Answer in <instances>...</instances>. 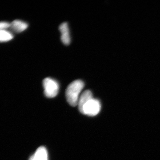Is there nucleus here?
Listing matches in <instances>:
<instances>
[{"mask_svg":"<svg viewBox=\"0 0 160 160\" xmlns=\"http://www.w3.org/2000/svg\"><path fill=\"white\" fill-rule=\"evenodd\" d=\"M28 27V24L26 22L21 20H16L10 24V27L15 32H21L26 30Z\"/></svg>","mask_w":160,"mask_h":160,"instance_id":"obj_6","label":"nucleus"},{"mask_svg":"<svg viewBox=\"0 0 160 160\" xmlns=\"http://www.w3.org/2000/svg\"><path fill=\"white\" fill-rule=\"evenodd\" d=\"M12 34L9 32L5 30H0V42H6L10 41L13 38Z\"/></svg>","mask_w":160,"mask_h":160,"instance_id":"obj_8","label":"nucleus"},{"mask_svg":"<svg viewBox=\"0 0 160 160\" xmlns=\"http://www.w3.org/2000/svg\"><path fill=\"white\" fill-rule=\"evenodd\" d=\"M93 98L91 91L89 90H86L83 92L82 93L80 96L78 102L79 110L81 112L82 110L83 106L89 100Z\"/></svg>","mask_w":160,"mask_h":160,"instance_id":"obj_5","label":"nucleus"},{"mask_svg":"<svg viewBox=\"0 0 160 160\" xmlns=\"http://www.w3.org/2000/svg\"><path fill=\"white\" fill-rule=\"evenodd\" d=\"M61 32V40L63 44L69 45L71 42L69 26L67 22H63L60 25L59 27Z\"/></svg>","mask_w":160,"mask_h":160,"instance_id":"obj_4","label":"nucleus"},{"mask_svg":"<svg viewBox=\"0 0 160 160\" xmlns=\"http://www.w3.org/2000/svg\"><path fill=\"white\" fill-rule=\"evenodd\" d=\"M29 160H34V159H33V157H32V156L30 157V158H29Z\"/></svg>","mask_w":160,"mask_h":160,"instance_id":"obj_9","label":"nucleus"},{"mask_svg":"<svg viewBox=\"0 0 160 160\" xmlns=\"http://www.w3.org/2000/svg\"><path fill=\"white\" fill-rule=\"evenodd\" d=\"M101 108L99 101L92 98L83 106L81 113L89 116H94L100 112Z\"/></svg>","mask_w":160,"mask_h":160,"instance_id":"obj_3","label":"nucleus"},{"mask_svg":"<svg viewBox=\"0 0 160 160\" xmlns=\"http://www.w3.org/2000/svg\"><path fill=\"white\" fill-rule=\"evenodd\" d=\"M84 87V83L81 80H77L70 83L66 90V98L70 106L78 105L80 94Z\"/></svg>","mask_w":160,"mask_h":160,"instance_id":"obj_1","label":"nucleus"},{"mask_svg":"<svg viewBox=\"0 0 160 160\" xmlns=\"http://www.w3.org/2000/svg\"><path fill=\"white\" fill-rule=\"evenodd\" d=\"M34 160H48V152L45 147L38 148L34 154L32 155Z\"/></svg>","mask_w":160,"mask_h":160,"instance_id":"obj_7","label":"nucleus"},{"mask_svg":"<svg viewBox=\"0 0 160 160\" xmlns=\"http://www.w3.org/2000/svg\"><path fill=\"white\" fill-rule=\"evenodd\" d=\"M44 94L46 97L53 98L57 95L59 89L58 83L56 80L50 78L44 79L43 81Z\"/></svg>","mask_w":160,"mask_h":160,"instance_id":"obj_2","label":"nucleus"}]
</instances>
